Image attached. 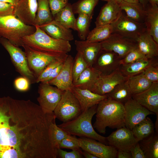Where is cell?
<instances>
[{
	"instance_id": "cell-1",
	"label": "cell",
	"mask_w": 158,
	"mask_h": 158,
	"mask_svg": "<svg viewBox=\"0 0 158 158\" xmlns=\"http://www.w3.org/2000/svg\"><path fill=\"white\" fill-rule=\"evenodd\" d=\"M96 120L93 126L104 134L107 127L114 128L125 126L124 104L107 96L97 104Z\"/></svg>"
},
{
	"instance_id": "cell-2",
	"label": "cell",
	"mask_w": 158,
	"mask_h": 158,
	"mask_svg": "<svg viewBox=\"0 0 158 158\" xmlns=\"http://www.w3.org/2000/svg\"><path fill=\"white\" fill-rule=\"evenodd\" d=\"M32 34L23 37V45L40 52L51 54L68 53L71 49L69 41L53 38L47 34L38 25Z\"/></svg>"
},
{
	"instance_id": "cell-3",
	"label": "cell",
	"mask_w": 158,
	"mask_h": 158,
	"mask_svg": "<svg viewBox=\"0 0 158 158\" xmlns=\"http://www.w3.org/2000/svg\"><path fill=\"white\" fill-rule=\"evenodd\" d=\"M97 105L82 112L75 118L57 126L69 135L92 138L108 145L106 137L98 133L92 125V119L96 113Z\"/></svg>"
},
{
	"instance_id": "cell-4",
	"label": "cell",
	"mask_w": 158,
	"mask_h": 158,
	"mask_svg": "<svg viewBox=\"0 0 158 158\" xmlns=\"http://www.w3.org/2000/svg\"><path fill=\"white\" fill-rule=\"evenodd\" d=\"M35 31L34 26L25 24L14 15L0 16V38L6 39L15 46L22 47L23 38Z\"/></svg>"
},
{
	"instance_id": "cell-5",
	"label": "cell",
	"mask_w": 158,
	"mask_h": 158,
	"mask_svg": "<svg viewBox=\"0 0 158 158\" xmlns=\"http://www.w3.org/2000/svg\"><path fill=\"white\" fill-rule=\"evenodd\" d=\"M53 112L56 118L65 122L76 118L82 111L78 100L71 90L68 89L63 91Z\"/></svg>"
},
{
	"instance_id": "cell-6",
	"label": "cell",
	"mask_w": 158,
	"mask_h": 158,
	"mask_svg": "<svg viewBox=\"0 0 158 158\" xmlns=\"http://www.w3.org/2000/svg\"><path fill=\"white\" fill-rule=\"evenodd\" d=\"M0 43L9 54L16 71L28 79L31 84L35 83L36 78L29 68L25 52L6 39L0 38Z\"/></svg>"
},
{
	"instance_id": "cell-7",
	"label": "cell",
	"mask_w": 158,
	"mask_h": 158,
	"mask_svg": "<svg viewBox=\"0 0 158 158\" xmlns=\"http://www.w3.org/2000/svg\"><path fill=\"white\" fill-rule=\"evenodd\" d=\"M29 68L37 78L51 62L66 54H51L35 50L23 45Z\"/></svg>"
},
{
	"instance_id": "cell-8",
	"label": "cell",
	"mask_w": 158,
	"mask_h": 158,
	"mask_svg": "<svg viewBox=\"0 0 158 158\" xmlns=\"http://www.w3.org/2000/svg\"><path fill=\"white\" fill-rule=\"evenodd\" d=\"M63 91L48 83H40L38 86L39 96L37 101L44 113L54 112L61 99Z\"/></svg>"
},
{
	"instance_id": "cell-9",
	"label": "cell",
	"mask_w": 158,
	"mask_h": 158,
	"mask_svg": "<svg viewBox=\"0 0 158 158\" xmlns=\"http://www.w3.org/2000/svg\"><path fill=\"white\" fill-rule=\"evenodd\" d=\"M112 33L117 34L136 41L137 39L146 30L144 23L136 22L122 12L113 23Z\"/></svg>"
},
{
	"instance_id": "cell-10",
	"label": "cell",
	"mask_w": 158,
	"mask_h": 158,
	"mask_svg": "<svg viewBox=\"0 0 158 158\" xmlns=\"http://www.w3.org/2000/svg\"><path fill=\"white\" fill-rule=\"evenodd\" d=\"M100 42L102 50L113 51L121 59L137 47L136 41L115 33H112L107 39Z\"/></svg>"
},
{
	"instance_id": "cell-11",
	"label": "cell",
	"mask_w": 158,
	"mask_h": 158,
	"mask_svg": "<svg viewBox=\"0 0 158 158\" xmlns=\"http://www.w3.org/2000/svg\"><path fill=\"white\" fill-rule=\"evenodd\" d=\"M124 107L125 126L131 130L147 116L154 114L132 98L124 104Z\"/></svg>"
},
{
	"instance_id": "cell-12",
	"label": "cell",
	"mask_w": 158,
	"mask_h": 158,
	"mask_svg": "<svg viewBox=\"0 0 158 158\" xmlns=\"http://www.w3.org/2000/svg\"><path fill=\"white\" fill-rule=\"evenodd\" d=\"M108 145L117 150L130 152L138 142L132 131L125 126L118 128L106 137Z\"/></svg>"
},
{
	"instance_id": "cell-13",
	"label": "cell",
	"mask_w": 158,
	"mask_h": 158,
	"mask_svg": "<svg viewBox=\"0 0 158 158\" xmlns=\"http://www.w3.org/2000/svg\"><path fill=\"white\" fill-rule=\"evenodd\" d=\"M78 140L81 149L97 158H116L117 150L111 146L88 138L81 137Z\"/></svg>"
},
{
	"instance_id": "cell-14",
	"label": "cell",
	"mask_w": 158,
	"mask_h": 158,
	"mask_svg": "<svg viewBox=\"0 0 158 158\" xmlns=\"http://www.w3.org/2000/svg\"><path fill=\"white\" fill-rule=\"evenodd\" d=\"M128 78L118 69L109 74L100 75L90 91L100 95H107L116 85L126 80Z\"/></svg>"
},
{
	"instance_id": "cell-15",
	"label": "cell",
	"mask_w": 158,
	"mask_h": 158,
	"mask_svg": "<svg viewBox=\"0 0 158 158\" xmlns=\"http://www.w3.org/2000/svg\"><path fill=\"white\" fill-rule=\"evenodd\" d=\"M121 59L116 53L102 50L92 67L98 71L101 75L109 74L119 69Z\"/></svg>"
},
{
	"instance_id": "cell-16",
	"label": "cell",
	"mask_w": 158,
	"mask_h": 158,
	"mask_svg": "<svg viewBox=\"0 0 158 158\" xmlns=\"http://www.w3.org/2000/svg\"><path fill=\"white\" fill-rule=\"evenodd\" d=\"M37 7V0H19L13 15L25 24L34 26Z\"/></svg>"
},
{
	"instance_id": "cell-17",
	"label": "cell",
	"mask_w": 158,
	"mask_h": 158,
	"mask_svg": "<svg viewBox=\"0 0 158 158\" xmlns=\"http://www.w3.org/2000/svg\"><path fill=\"white\" fill-rule=\"evenodd\" d=\"M74 59L68 55L58 75L48 83L62 91L71 89L73 86L72 68Z\"/></svg>"
},
{
	"instance_id": "cell-18",
	"label": "cell",
	"mask_w": 158,
	"mask_h": 158,
	"mask_svg": "<svg viewBox=\"0 0 158 158\" xmlns=\"http://www.w3.org/2000/svg\"><path fill=\"white\" fill-rule=\"evenodd\" d=\"M132 98L158 117V83H152L146 90L133 95Z\"/></svg>"
},
{
	"instance_id": "cell-19",
	"label": "cell",
	"mask_w": 158,
	"mask_h": 158,
	"mask_svg": "<svg viewBox=\"0 0 158 158\" xmlns=\"http://www.w3.org/2000/svg\"><path fill=\"white\" fill-rule=\"evenodd\" d=\"M76 50L87 63L89 67H92L99 54L102 50L99 42L91 43L85 40H75Z\"/></svg>"
},
{
	"instance_id": "cell-20",
	"label": "cell",
	"mask_w": 158,
	"mask_h": 158,
	"mask_svg": "<svg viewBox=\"0 0 158 158\" xmlns=\"http://www.w3.org/2000/svg\"><path fill=\"white\" fill-rule=\"evenodd\" d=\"M71 90L79 102L82 112L97 104L107 96L98 94L87 89L73 86Z\"/></svg>"
},
{
	"instance_id": "cell-21",
	"label": "cell",
	"mask_w": 158,
	"mask_h": 158,
	"mask_svg": "<svg viewBox=\"0 0 158 158\" xmlns=\"http://www.w3.org/2000/svg\"><path fill=\"white\" fill-rule=\"evenodd\" d=\"M122 13L119 4L107 2L101 8L96 19L95 22L96 27L113 23Z\"/></svg>"
},
{
	"instance_id": "cell-22",
	"label": "cell",
	"mask_w": 158,
	"mask_h": 158,
	"mask_svg": "<svg viewBox=\"0 0 158 158\" xmlns=\"http://www.w3.org/2000/svg\"><path fill=\"white\" fill-rule=\"evenodd\" d=\"M39 26L53 38L69 42L74 39L71 30L54 19Z\"/></svg>"
},
{
	"instance_id": "cell-23",
	"label": "cell",
	"mask_w": 158,
	"mask_h": 158,
	"mask_svg": "<svg viewBox=\"0 0 158 158\" xmlns=\"http://www.w3.org/2000/svg\"><path fill=\"white\" fill-rule=\"evenodd\" d=\"M137 47L148 59L157 57L158 44L146 30L136 40Z\"/></svg>"
},
{
	"instance_id": "cell-24",
	"label": "cell",
	"mask_w": 158,
	"mask_h": 158,
	"mask_svg": "<svg viewBox=\"0 0 158 158\" xmlns=\"http://www.w3.org/2000/svg\"><path fill=\"white\" fill-rule=\"evenodd\" d=\"M145 10L144 23L146 31L158 44V6L151 5L149 3Z\"/></svg>"
},
{
	"instance_id": "cell-25",
	"label": "cell",
	"mask_w": 158,
	"mask_h": 158,
	"mask_svg": "<svg viewBox=\"0 0 158 158\" xmlns=\"http://www.w3.org/2000/svg\"><path fill=\"white\" fill-rule=\"evenodd\" d=\"M157 63V57L142 59L128 64L121 66L119 70L125 75L129 77L141 73L149 66Z\"/></svg>"
},
{
	"instance_id": "cell-26",
	"label": "cell",
	"mask_w": 158,
	"mask_h": 158,
	"mask_svg": "<svg viewBox=\"0 0 158 158\" xmlns=\"http://www.w3.org/2000/svg\"><path fill=\"white\" fill-rule=\"evenodd\" d=\"M101 73L92 67H88L81 74L73 86L91 90Z\"/></svg>"
},
{
	"instance_id": "cell-27",
	"label": "cell",
	"mask_w": 158,
	"mask_h": 158,
	"mask_svg": "<svg viewBox=\"0 0 158 158\" xmlns=\"http://www.w3.org/2000/svg\"><path fill=\"white\" fill-rule=\"evenodd\" d=\"M154 126L151 119L146 117L133 128L134 136L139 142L148 140L154 134Z\"/></svg>"
},
{
	"instance_id": "cell-28",
	"label": "cell",
	"mask_w": 158,
	"mask_h": 158,
	"mask_svg": "<svg viewBox=\"0 0 158 158\" xmlns=\"http://www.w3.org/2000/svg\"><path fill=\"white\" fill-rule=\"evenodd\" d=\"M119 6L122 11H125L129 18L137 22L144 23L146 11L140 3H129L122 1Z\"/></svg>"
},
{
	"instance_id": "cell-29",
	"label": "cell",
	"mask_w": 158,
	"mask_h": 158,
	"mask_svg": "<svg viewBox=\"0 0 158 158\" xmlns=\"http://www.w3.org/2000/svg\"><path fill=\"white\" fill-rule=\"evenodd\" d=\"M54 18V19L66 28L75 30L76 18L70 4L68 3Z\"/></svg>"
},
{
	"instance_id": "cell-30",
	"label": "cell",
	"mask_w": 158,
	"mask_h": 158,
	"mask_svg": "<svg viewBox=\"0 0 158 158\" xmlns=\"http://www.w3.org/2000/svg\"><path fill=\"white\" fill-rule=\"evenodd\" d=\"M132 95L127 80L116 85L107 95L112 99L124 104L132 98Z\"/></svg>"
},
{
	"instance_id": "cell-31",
	"label": "cell",
	"mask_w": 158,
	"mask_h": 158,
	"mask_svg": "<svg viewBox=\"0 0 158 158\" xmlns=\"http://www.w3.org/2000/svg\"><path fill=\"white\" fill-rule=\"evenodd\" d=\"M127 80L132 95L145 91L148 88L152 83L145 77L142 73L128 77Z\"/></svg>"
},
{
	"instance_id": "cell-32",
	"label": "cell",
	"mask_w": 158,
	"mask_h": 158,
	"mask_svg": "<svg viewBox=\"0 0 158 158\" xmlns=\"http://www.w3.org/2000/svg\"><path fill=\"white\" fill-rule=\"evenodd\" d=\"M112 32L111 24L96 27L90 31L85 40L91 43L101 42L107 39Z\"/></svg>"
},
{
	"instance_id": "cell-33",
	"label": "cell",
	"mask_w": 158,
	"mask_h": 158,
	"mask_svg": "<svg viewBox=\"0 0 158 158\" xmlns=\"http://www.w3.org/2000/svg\"><path fill=\"white\" fill-rule=\"evenodd\" d=\"M37 7L34 25L40 26L54 19L48 0H37Z\"/></svg>"
},
{
	"instance_id": "cell-34",
	"label": "cell",
	"mask_w": 158,
	"mask_h": 158,
	"mask_svg": "<svg viewBox=\"0 0 158 158\" xmlns=\"http://www.w3.org/2000/svg\"><path fill=\"white\" fill-rule=\"evenodd\" d=\"M158 133L148 140L139 142L146 158H158Z\"/></svg>"
},
{
	"instance_id": "cell-35",
	"label": "cell",
	"mask_w": 158,
	"mask_h": 158,
	"mask_svg": "<svg viewBox=\"0 0 158 158\" xmlns=\"http://www.w3.org/2000/svg\"><path fill=\"white\" fill-rule=\"evenodd\" d=\"M76 18L75 30L81 40H85L90 31L89 27L92 18L84 13H79Z\"/></svg>"
},
{
	"instance_id": "cell-36",
	"label": "cell",
	"mask_w": 158,
	"mask_h": 158,
	"mask_svg": "<svg viewBox=\"0 0 158 158\" xmlns=\"http://www.w3.org/2000/svg\"><path fill=\"white\" fill-rule=\"evenodd\" d=\"M99 0H79L72 5L74 14L84 13L92 18L94 9Z\"/></svg>"
},
{
	"instance_id": "cell-37",
	"label": "cell",
	"mask_w": 158,
	"mask_h": 158,
	"mask_svg": "<svg viewBox=\"0 0 158 158\" xmlns=\"http://www.w3.org/2000/svg\"><path fill=\"white\" fill-rule=\"evenodd\" d=\"M68 134L57 126L55 121L52 123L50 125L49 137L51 144L55 148L58 150L60 148L59 145L61 141Z\"/></svg>"
},
{
	"instance_id": "cell-38",
	"label": "cell",
	"mask_w": 158,
	"mask_h": 158,
	"mask_svg": "<svg viewBox=\"0 0 158 158\" xmlns=\"http://www.w3.org/2000/svg\"><path fill=\"white\" fill-rule=\"evenodd\" d=\"M89 67L81 54L78 52L74 59L72 68L73 84L76 82L81 74Z\"/></svg>"
},
{
	"instance_id": "cell-39",
	"label": "cell",
	"mask_w": 158,
	"mask_h": 158,
	"mask_svg": "<svg viewBox=\"0 0 158 158\" xmlns=\"http://www.w3.org/2000/svg\"><path fill=\"white\" fill-rule=\"evenodd\" d=\"M68 55L67 53H66L54 60L48 64L36 78L35 83H40L44 81L55 68L64 62Z\"/></svg>"
},
{
	"instance_id": "cell-40",
	"label": "cell",
	"mask_w": 158,
	"mask_h": 158,
	"mask_svg": "<svg viewBox=\"0 0 158 158\" xmlns=\"http://www.w3.org/2000/svg\"><path fill=\"white\" fill-rule=\"evenodd\" d=\"M147 59L137 47L131 50L121 59L120 64L121 66L125 65L141 59Z\"/></svg>"
},
{
	"instance_id": "cell-41",
	"label": "cell",
	"mask_w": 158,
	"mask_h": 158,
	"mask_svg": "<svg viewBox=\"0 0 158 158\" xmlns=\"http://www.w3.org/2000/svg\"><path fill=\"white\" fill-rule=\"evenodd\" d=\"M60 148H66L73 150H80L78 138L68 134L61 141L59 145Z\"/></svg>"
},
{
	"instance_id": "cell-42",
	"label": "cell",
	"mask_w": 158,
	"mask_h": 158,
	"mask_svg": "<svg viewBox=\"0 0 158 158\" xmlns=\"http://www.w3.org/2000/svg\"><path fill=\"white\" fill-rule=\"evenodd\" d=\"M21 157L20 151L15 147L10 146H0V158H16Z\"/></svg>"
},
{
	"instance_id": "cell-43",
	"label": "cell",
	"mask_w": 158,
	"mask_h": 158,
	"mask_svg": "<svg viewBox=\"0 0 158 158\" xmlns=\"http://www.w3.org/2000/svg\"><path fill=\"white\" fill-rule=\"evenodd\" d=\"M142 73L152 83H158V63L149 66Z\"/></svg>"
},
{
	"instance_id": "cell-44",
	"label": "cell",
	"mask_w": 158,
	"mask_h": 158,
	"mask_svg": "<svg viewBox=\"0 0 158 158\" xmlns=\"http://www.w3.org/2000/svg\"><path fill=\"white\" fill-rule=\"evenodd\" d=\"M50 11L54 16L68 4V0H48Z\"/></svg>"
},
{
	"instance_id": "cell-45",
	"label": "cell",
	"mask_w": 158,
	"mask_h": 158,
	"mask_svg": "<svg viewBox=\"0 0 158 158\" xmlns=\"http://www.w3.org/2000/svg\"><path fill=\"white\" fill-rule=\"evenodd\" d=\"M31 84L29 80L27 78L22 76L16 78L14 82L15 88L18 90L24 92L29 89Z\"/></svg>"
},
{
	"instance_id": "cell-46",
	"label": "cell",
	"mask_w": 158,
	"mask_h": 158,
	"mask_svg": "<svg viewBox=\"0 0 158 158\" xmlns=\"http://www.w3.org/2000/svg\"><path fill=\"white\" fill-rule=\"evenodd\" d=\"M61 158H82L83 156L80 150H73L71 152H67L59 148L58 150V155Z\"/></svg>"
},
{
	"instance_id": "cell-47",
	"label": "cell",
	"mask_w": 158,
	"mask_h": 158,
	"mask_svg": "<svg viewBox=\"0 0 158 158\" xmlns=\"http://www.w3.org/2000/svg\"><path fill=\"white\" fill-rule=\"evenodd\" d=\"M15 7L12 4L0 1V16L14 15Z\"/></svg>"
},
{
	"instance_id": "cell-48",
	"label": "cell",
	"mask_w": 158,
	"mask_h": 158,
	"mask_svg": "<svg viewBox=\"0 0 158 158\" xmlns=\"http://www.w3.org/2000/svg\"><path fill=\"white\" fill-rule=\"evenodd\" d=\"M130 152L131 158H146L140 146L139 142L132 148Z\"/></svg>"
},
{
	"instance_id": "cell-49",
	"label": "cell",
	"mask_w": 158,
	"mask_h": 158,
	"mask_svg": "<svg viewBox=\"0 0 158 158\" xmlns=\"http://www.w3.org/2000/svg\"><path fill=\"white\" fill-rule=\"evenodd\" d=\"M64 63L60 64L55 68L47 78L44 81L41 83H48L49 82L55 78L58 75L61 71Z\"/></svg>"
},
{
	"instance_id": "cell-50",
	"label": "cell",
	"mask_w": 158,
	"mask_h": 158,
	"mask_svg": "<svg viewBox=\"0 0 158 158\" xmlns=\"http://www.w3.org/2000/svg\"><path fill=\"white\" fill-rule=\"evenodd\" d=\"M116 158H131V156L130 152L118 150H117Z\"/></svg>"
},
{
	"instance_id": "cell-51",
	"label": "cell",
	"mask_w": 158,
	"mask_h": 158,
	"mask_svg": "<svg viewBox=\"0 0 158 158\" xmlns=\"http://www.w3.org/2000/svg\"><path fill=\"white\" fill-rule=\"evenodd\" d=\"M82 153L83 156L85 158H97L92 154L85 151L82 152Z\"/></svg>"
},
{
	"instance_id": "cell-52",
	"label": "cell",
	"mask_w": 158,
	"mask_h": 158,
	"mask_svg": "<svg viewBox=\"0 0 158 158\" xmlns=\"http://www.w3.org/2000/svg\"><path fill=\"white\" fill-rule=\"evenodd\" d=\"M19 1V0H0V1L8 3L15 6L17 4Z\"/></svg>"
},
{
	"instance_id": "cell-53",
	"label": "cell",
	"mask_w": 158,
	"mask_h": 158,
	"mask_svg": "<svg viewBox=\"0 0 158 158\" xmlns=\"http://www.w3.org/2000/svg\"><path fill=\"white\" fill-rule=\"evenodd\" d=\"M139 3L142 6L143 9L145 10L149 4L148 0H139Z\"/></svg>"
},
{
	"instance_id": "cell-54",
	"label": "cell",
	"mask_w": 158,
	"mask_h": 158,
	"mask_svg": "<svg viewBox=\"0 0 158 158\" xmlns=\"http://www.w3.org/2000/svg\"><path fill=\"white\" fill-rule=\"evenodd\" d=\"M149 3L151 5L158 6V0H148Z\"/></svg>"
},
{
	"instance_id": "cell-55",
	"label": "cell",
	"mask_w": 158,
	"mask_h": 158,
	"mask_svg": "<svg viewBox=\"0 0 158 158\" xmlns=\"http://www.w3.org/2000/svg\"><path fill=\"white\" fill-rule=\"evenodd\" d=\"M103 1H106L107 2H111L117 4H120L122 0H102Z\"/></svg>"
},
{
	"instance_id": "cell-56",
	"label": "cell",
	"mask_w": 158,
	"mask_h": 158,
	"mask_svg": "<svg viewBox=\"0 0 158 158\" xmlns=\"http://www.w3.org/2000/svg\"><path fill=\"white\" fill-rule=\"evenodd\" d=\"M122 1L129 3H139V0H122Z\"/></svg>"
}]
</instances>
